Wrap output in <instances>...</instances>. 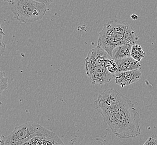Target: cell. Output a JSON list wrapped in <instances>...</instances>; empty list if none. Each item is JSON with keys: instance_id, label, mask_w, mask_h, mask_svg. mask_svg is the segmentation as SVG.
<instances>
[{"instance_id": "cell-15", "label": "cell", "mask_w": 157, "mask_h": 145, "mask_svg": "<svg viewBox=\"0 0 157 145\" xmlns=\"http://www.w3.org/2000/svg\"><path fill=\"white\" fill-rule=\"evenodd\" d=\"M131 18H133V20H136L137 18H138V16L136 15H132L131 16Z\"/></svg>"}, {"instance_id": "cell-16", "label": "cell", "mask_w": 157, "mask_h": 145, "mask_svg": "<svg viewBox=\"0 0 157 145\" xmlns=\"http://www.w3.org/2000/svg\"><path fill=\"white\" fill-rule=\"evenodd\" d=\"M5 2H7L8 3H12L15 0H4Z\"/></svg>"}, {"instance_id": "cell-6", "label": "cell", "mask_w": 157, "mask_h": 145, "mask_svg": "<svg viewBox=\"0 0 157 145\" xmlns=\"http://www.w3.org/2000/svg\"><path fill=\"white\" fill-rule=\"evenodd\" d=\"M63 142L56 133L41 127L37 136L31 139L24 145H63Z\"/></svg>"}, {"instance_id": "cell-5", "label": "cell", "mask_w": 157, "mask_h": 145, "mask_svg": "<svg viewBox=\"0 0 157 145\" xmlns=\"http://www.w3.org/2000/svg\"><path fill=\"white\" fill-rule=\"evenodd\" d=\"M85 69L86 75L93 85L104 84L115 78V74L110 72L108 69L103 65H93L85 68Z\"/></svg>"}, {"instance_id": "cell-14", "label": "cell", "mask_w": 157, "mask_h": 145, "mask_svg": "<svg viewBox=\"0 0 157 145\" xmlns=\"http://www.w3.org/2000/svg\"><path fill=\"white\" fill-rule=\"evenodd\" d=\"M35 1H36L37 2H39L41 3H44L46 5V6H49L50 5H51L54 0H35Z\"/></svg>"}, {"instance_id": "cell-2", "label": "cell", "mask_w": 157, "mask_h": 145, "mask_svg": "<svg viewBox=\"0 0 157 145\" xmlns=\"http://www.w3.org/2000/svg\"><path fill=\"white\" fill-rule=\"evenodd\" d=\"M138 39L133 27L127 22L111 20L100 32L98 45L105 50L111 57L115 47L127 43L136 44Z\"/></svg>"}, {"instance_id": "cell-9", "label": "cell", "mask_w": 157, "mask_h": 145, "mask_svg": "<svg viewBox=\"0 0 157 145\" xmlns=\"http://www.w3.org/2000/svg\"><path fill=\"white\" fill-rule=\"evenodd\" d=\"M133 44L127 43L118 46L113 49L112 57L113 59H119L131 57V50Z\"/></svg>"}, {"instance_id": "cell-1", "label": "cell", "mask_w": 157, "mask_h": 145, "mask_svg": "<svg viewBox=\"0 0 157 145\" xmlns=\"http://www.w3.org/2000/svg\"><path fill=\"white\" fill-rule=\"evenodd\" d=\"M112 132L118 138H136L141 135L140 115L132 100L113 88L105 89L94 102Z\"/></svg>"}, {"instance_id": "cell-4", "label": "cell", "mask_w": 157, "mask_h": 145, "mask_svg": "<svg viewBox=\"0 0 157 145\" xmlns=\"http://www.w3.org/2000/svg\"><path fill=\"white\" fill-rule=\"evenodd\" d=\"M42 126L33 122H28L16 127L9 135H2L0 139V145H24L39 133Z\"/></svg>"}, {"instance_id": "cell-7", "label": "cell", "mask_w": 157, "mask_h": 145, "mask_svg": "<svg viewBox=\"0 0 157 145\" xmlns=\"http://www.w3.org/2000/svg\"><path fill=\"white\" fill-rule=\"evenodd\" d=\"M142 73L139 69L118 72L115 76L117 84L122 88L139 81L142 78Z\"/></svg>"}, {"instance_id": "cell-3", "label": "cell", "mask_w": 157, "mask_h": 145, "mask_svg": "<svg viewBox=\"0 0 157 145\" xmlns=\"http://www.w3.org/2000/svg\"><path fill=\"white\" fill-rule=\"evenodd\" d=\"M11 4L17 20L25 24L41 20L48 10L46 5L35 0H15Z\"/></svg>"}, {"instance_id": "cell-10", "label": "cell", "mask_w": 157, "mask_h": 145, "mask_svg": "<svg viewBox=\"0 0 157 145\" xmlns=\"http://www.w3.org/2000/svg\"><path fill=\"white\" fill-rule=\"evenodd\" d=\"M131 57L138 61H142V59L145 57V53L142 46L136 44H133L131 50Z\"/></svg>"}, {"instance_id": "cell-12", "label": "cell", "mask_w": 157, "mask_h": 145, "mask_svg": "<svg viewBox=\"0 0 157 145\" xmlns=\"http://www.w3.org/2000/svg\"><path fill=\"white\" fill-rule=\"evenodd\" d=\"M144 145H157V135H152L144 143Z\"/></svg>"}, {"instance_id": "cell-13", "label": "cell", "mask_w": 157, "mask_h": 145, "mask_svg": "<svg viewBox=\"0 0 157 145\" xmlns=\"http://www.w3.org/2000/svg\"><path fill=\"white\" fill-rule=\"evenodd\" d=\"M1 45H0V47H1V55H2L3 54V52L5 50V44L3 42V36L5 35V33L3 32V29L2 27H1Z\"/></svg>"}, {"instance_id": "cell-11", "label": "cell", "mask_w": 157, "mask_h": 145, "mask_svg": "<svg viewBox=\"0 0 157 145\" xmlns=\"http://www.w3.org/2000/svg\"><path fill=\"white\" fill-rule=\"evenodd\" d=\"M8 87V79L6 77L5 72H1L0 76V88H1V95Z\"/></svg>"}, {"instance_id": "cell-8", "label": "cell", "mask_w": 157, "mask_h": 145, "mask_svg": "<svg viewBox=\"0 0 157 145\" xmlns=\"http://www.w3.org/2000/svg\"><path fill=\"white\" fill-rule=\"evenodd\" d=\"M118 66V72L138 69L141 68L140 61H136L132 57L115 60Z\"/></svg>"}]
</instances>
